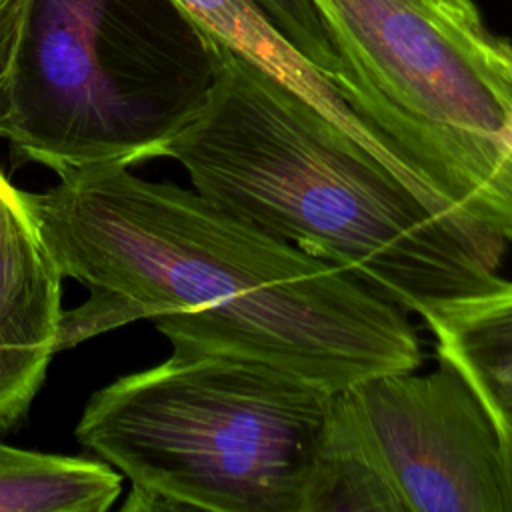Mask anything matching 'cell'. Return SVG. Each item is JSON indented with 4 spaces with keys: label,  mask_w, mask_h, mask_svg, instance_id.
Instances as JSON below:
<instances>
[{
    "label": "cell",
    "mask_w": 512,
    "mask_h": 512,
    "mask_svg": "<svg viewBox=\"0 0 512 512\" xmlns=\"http://www.w3.org/2000/svg\"><path fill=\"white\" fill-rule=\"evenodd\" d=\"M26 200L62 274L88 288L62 312L58 352L152 320L172 348L254 358L328 390L422 364L402 308L194 188L92 166Z\"/></svg>",
    "instance_id": "6da1fadb"
},
{
    "label": "cell",
    "mask_w": 512,
    "mask_h": 512,
    "mask_svg": "<svg viewBox=\"0 0 512 512\" xmlns=\"http://www.w3.org/2000/svg\"><path fill=\"white\" fill-rule=\"evenodd\" d=\"M214 44L208 98L166 150L194 190L406 314L500 278L502 238L432 206L294 90Z\"/></svg>",
    "instance_id": "7a4b0ae2"
},
{
    "label": "cell",
    "mask_w": 512,
    "mask_h": 512,
    "mask_svg": "<svg viewBox=\"0 0 512 512\" xmlns=\"http://www.w3.org/2000/svg\"><path fill=\"white\" fill-rule=\"evenodd\" d=\"M332 392L254 358L172 348L96 390L76 438L130 480L122 510L300 512Z\"/></svg>",
    "instance_id": "3957f363"
},
{
    "label": "cell",
    "mask_w": 512,
    "mask_h": 512,
    "mask_svg": "<svg viewBox=\"0 0 512 512\" xmlns=\"http://www.w3.org/2000/svg\"><path fill=\"white\" fill-rule=\"evenodd\" d=\"M216 76L176 0H16L6 138L58 176L166 156Z\"/></svg>",
    "instance_id": "277c9868"
},
{
    "label": "cell",
    "mask_w": 512,
    "mask_h": 512,
    "mask_svg": "<svg viewBox=\"0 0 512 512\" xmlns=\"http://www.w3.org/2000/svg\"><path fill=\"white\" fill-rule=\"evenodd\" d=\"M350 110L454 210L512 244V88L474 0H310Z\"/></svg>",
    "instance_id": "5b68a950"
},
{
    "label": "cell",
    "mask_w": 512,
    "mask_h": 512,
    "mask_svg": "<svg viewBox=\"0 0 512 512\" xmlns=\"http://www.w3.org/2000/svg\"><path fill=\"white\" fill-rule=\"evenodd\" d=\"M366 378L350 394L408 512H512L508 444L446 362Z\"/></svg>",
    "instance_id": "8992f818"
},
{
    "label": "cell",
    "mask_w": 512,
    "mask_h": 512,
    "mask_svg": "<svg viewBox=\"0 0 512 512\" xmlns=\"http://www.w3.org/2000/svg\"><path fill=\"white\" fill-rule=\"evenodd\" d=\"M62 278L32 214L0 240V434L28 414L58 352Z\"/></svg>",
    "instance_id": "52a82bcc"
},
{
    "label": "cell",
    "mask_w": 512,
    "mask_h": 512,
    "mask_svg": "<svg viewBox=\"0 0 512 512\" xmlns=\"http://www.w3.org/2000/svg\"><path fill=\"white\" fill-rule=\"evenodd\" d=\"M418 316L434 338L438 360L468 382L512 444V282L498 278L434 302Z\"/></svg>",
    "instance_id": "ba28073f"
},
{
    "label": "cell",
    "mask_w": 512,
    "mask_h": 512,
    "mask_svg": "<svg viewBox=\"0 0 512 512\" xmlns=\"http://www.w3.org/2000/svg\"><path fill=\"white\" fill-rule=\"evenodd\" d=\"M300 512H408L350 388L332 392Z\"/></svg>",
    "instance_id": "9c48e42d"
},
{
    "label": "cell",
    "mask_w": 512,
    "mask_h": 512,
    "mask_svg": "<svg viewBox=\"0 0 512 512\" xmlns=\"http://www.w3.org/2000/svg\"><path fill=\"white\" fill-rule=\"evenodd\" d=\"M120 492L122 474L104 460L0 442V512H104Z\"/></svg>",
    "instance_id": "30bf717a"
},
{
    "label": "cell",
    "mask_w": 512,
    "mask_h": 512,
    "mask_svg": "<svg viewBox=\"0 0 512 512\" xmlns=\"http://www.w3.org/2000/svg\"><path fill=\"white\" fill-rule=\"evenodd\" d=\"M276 30L334 86L338 58L310 0H254ZM336 88V86H334Z\"/></svg>",
    "instance_id": "8fae6325"
},
{
    "label": "cell",
    "mask_w": 512,
    "mask_h": 512,
    "mask_svg": "<svg viewBox=\"0 0 512 512\" xmlns=\"http://www.w3.org/2000/svg\"><path fill=\"white\" fill-rule=\"evenodd\" d=\"M30 216L26 192L18 190L0 170V240Z\"/></svg>",
    "instance_id": "7c38bea8"
},
{
    "label": "cell",
    "mask_w": 512,
    "mask_h": 512,
    "mask_svg": "<svg viewBox=\"0 0 512 512\" xmlns=\"http://www.w3.org/2000/svg\"><path fill=\"white\" fill-rule=\"evenodd\" d=\"M500 54H502V66H504V72L508 76V82H510V88H512V42L508 38H502L500 42ZM508 140H510V146H512V118H510V132H508Z\"/></svg>",
    "instance_id": "4fadbf2b"
},
{
    "label": "cell",
    "mask_w": 512,
    "mask_h": 512,
    "mask_svg": "<svg viewBox=\"0 0 512 512\" xmlns=\"http://www.w3.org/2000/svg\"><path fill=\"white\" fill-rule=\"evenodd\" d=\"M508 456H510V470H512V444H508Z\"/></svg>",
    "instance_id": "5bb4252c"
}]
</instances>
